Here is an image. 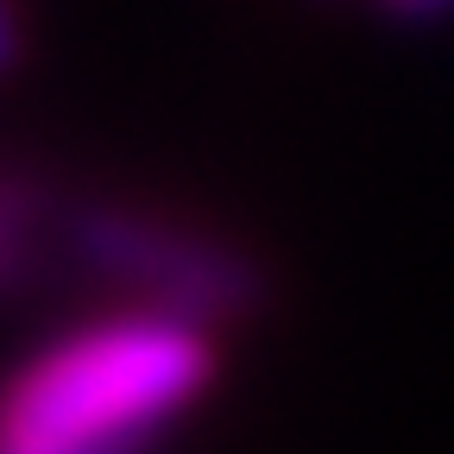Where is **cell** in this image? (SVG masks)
Segmentation results:
<instances>
[{
  "label": "cell",
  "mask_w": 454,
  "mask_h": 454,
  "mask_svg": "<svg viewBox=\"0 0 454 454\" xmlns=\"http://www.w3.org/2000/svg\"><path fill=\"white\" fill-rule=\"evenodd\" d=\"M208 372L202 328L164 309L82 328L13 379L7 454H139Z\"/></svg>",
  "instance_id": "1"
},
{
  "label": "cell",
  "mask_w": 454,
  "mask_h": 454,
  "mask_svg": "<svg viewBox=\"0 0 454 454\" xmlns=\"http://www.w3.org/2000/svg\"><path fill=\"white\" fill-rule=\"evenodd\" d=\"M64 247L89 271L127 284V291L152 297V309L196 322V328L253 316L265 303V271L240 247L190 234V227H170V221L121 208V202L76 208L64 221Z\"/></svg>",
  "instance_id": "2"
},
{
  "label": "cell",
  "mask_w": 454,
  "mask_h": 454,
  "mask_svg": "<svg viewBox=\"0 0 454 454\" xmlns=\"http://www.w3.org/2000/svg\"><path fill=\"white\" fill-rule=\"evenodd\" d=\"M32 202H38V190H32V177L26 170H13L7 184H0V259H7V284L20 278V259H26V227H32Z\"/></svg>",
  "instance_id": "3"
},
{
  "label": "cell",
  "mask_w": 454,
  "mask_h": 454,
  "mask_svg": "<svg viewBox=\"0 0 454 454\" xmlns=\"http://www.w3.org/2000/svg\"><path fill=\"white\" fill-rule=\"evenodd\" d=\"M372 7H379L385 20H404V26H417V20H435V13H448L454 0H372Z\"/></svg>",
  "instance_id": "4"
},
{
  "label": "cell",
  "mask_w": 454,
  "mask_h": 454,
  "mask_svg": "<svg viewBox=\"0 0 454 454\" xmlns=\"http://www.w3.org/2000/svg\"><path fill=\"white\" fill-rule=\"evenodd\" d=\"M309 7H334V0H309Z\"/></svg>",
  "instance_id": "5"
}]
</instances>
